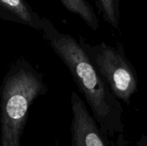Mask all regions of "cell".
<instances>
[{
  "label": "cell",
  "instance_id": "1",
  "mask_svg": "<svg viewBox=\"0 0 147 146\" xmlns=\"http://www.w3.org/2000/svg\"><path fill=\"white\" fill-rule=\"evenodd\" d=\"M40 29L68 68L91 114L111 146L126 145L121 101L103 80L80 42L70 34L59 32L46 18H42Z\"/></svg>",
  "mask_w": 147,
  "mask_h": 146
},
{
  "label": "cell",
  "instance_id": "2",
  "mask_svg": "<svg viewBox=\"0 0 147 146\" xmlns=\"http://www.w3.org/2000/svg\"><path fill=\"white\" fill-rule=\"evenodd\" d=\"M45 92L42 78L31 71H17L3 82L0 102V146H22L21 138L29 107Z\"/></svg>",
  "mask_w": 147,
  "mask_h": 146
},
{
  "label": "cell",
  "instance_id": "3",
  "mask_svg": "<svg viewBox=\"0 0 147 146\" xmlns=\"http://www.w3.org/2000/svg\"><path fill=\"white\" fill-rule=\"evenodd\" d=\"M79 42L114 95L129 105L138 89V76L122 46L104 42L93 45L83 39Z\"/></svg>",
  "mask_w": 147,
  "mask_h": 146
},
{
  "label": "cell",
  "instance_id": "4",
  "mask_svg": "<svg viewBox=\"0 0 147 146\" xmlns=\"http://www.w3.org/2000/svg\"><path fill=\"white\" fill-rule=\"evenodd\" d=\"M71 146H111L85 102L75 91L71 95Z\"/></svg>",
  "mask_w": 147,
  "mask_h": 146
},
{
  "label": "cell",
  "instance_id": "5",
  "mask_svg": "<svg viewBox=\"0 0 147 146\" xmlns=\"http://www.w3.org/2000/svg\"><path fill=\"white\" fill-rule=\"evenodd\" d=\"M0 9L14 15L21 22L40 29L42 18L34 13L24 0H0Z\"/></svg>",
  "mask_w": 147,
  "mask_h": 146
},
{
  "label": "cell",
  "instance_id": "6",
  "mask_svg": "<svg viewBox=\"0 0 147 146\" xmlns=\"http://www.w3.org/2000/svg\"><path fill=\"white\" fill-rule=\"evenodd\" d=\"M66 9L78 15L92 30L96 31L99 27V19L94 8L86 0H60Z\"/></svg>",
  "mask_w": 147,
  "mask_h": 146
},
{
  "label": "cell",
  "instance_id": "7",
  "mask_svg": "<svg viewBox=\"0 0 147 146\" xmlns=\"http://www.w3.org/2000/svg\"><path fill=\"white\" fill-rule=\"evenodd\" d=\"M135 146H147V135H142L141 138L136 142Z\"/></svg>",
  "mask_w": 147,
  "mask_h": 146
},
{
  "label": "cell",
  "instance_id": "8",
  "mask_svg": "<svg viewBox=\"0 0 147 146\" xmlns=\"http://www.w3.org/2000/svg\"><path fill=\"white\" fill-rule=\"evenodd\" d=\"M53 146H60L59 145V142L58 140H56V141L54 142V144H53Z\"/></svg>",
  "mask_w": 147,
  "mask_h": 146
}]
</instances>
